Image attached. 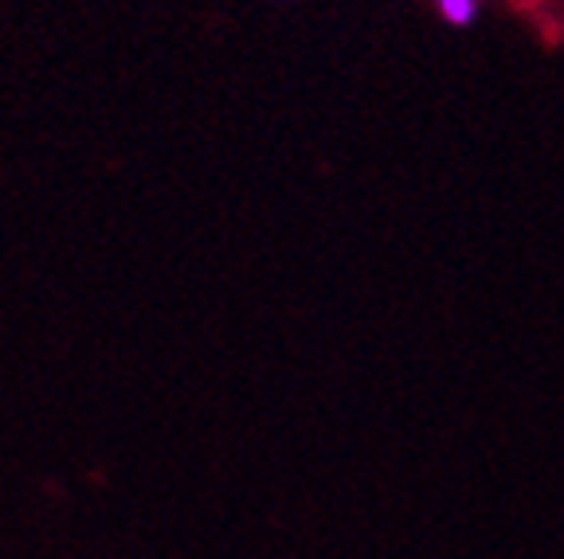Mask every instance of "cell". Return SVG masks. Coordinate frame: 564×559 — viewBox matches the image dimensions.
Here are the masks:
<instances>
[{
    "instance_id": "1",
    "label": "cell",
    "mask_w": 564,
    "mask_h": 559,
    "mask_svg": "<svg viewBox=\"0 0 564 559\" xmlns=\"http://www.w3.org/2000/svg\"><path fill=\"white\" fill-rule=\"evenodd\" d=\"M435 4H440V17L455 28L475 24V17H478V0H435Z\"/></svg>"
}]
</instances>
